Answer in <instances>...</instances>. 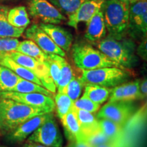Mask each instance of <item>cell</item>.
<instances>
[{
	"label": "cell",
	"mask_w": 147,
	"mask_h": 147,
	"mask_svg": "<svg viewBox=\"0 0 147 147\" xmlns=\"http://www.w3.org/2000/svg\"><path fill=\"white\" fill-rule=\"evenodd\" d=\"M14 71L8 67L0 65V93L4 91H12L19 80Z\"/></svg>",
	"instance_id": "26"
},
{
	"label": "cell",
	"mask_w": 147,
	"mask_h": 147,
	"mask_svg": "<svg viewBox=\"0 0 147 147\" xmlns=\"http://www.w3.org/2000/svg\"><path fill=\"white\" fill-rule=\"evenodd\" d=\"M87 26L84 38L89 43L95 45L107 36L105 21L101 9L92 16Z\"/></svg>",
	"instance_id": "17"
},
{
	"label": "cell",
	"mask_w": 147,
	"mask_h": 147,
	"mask_svg": "<svg viewBox=\"0 0 147 147\" xmlns=\"http://www.w3.org/2000/svg\"><path fill=\"white\" fill-rule=\"evenodd\" d=\"M83 141L92 147H97L106 144L111 140L100 129L91 135L84 137Z\"/></svg>",
	"instance_id": "34"
},
{
	"label": "cell",
	"mask_w": 147,
	"mask_h": 147,
	"mask_svg": "<svg viewBox=\"0 0 147 147\" xmlns=\"http://www.w3.org/2000/svg\"><path fill=\"white\" fill-rule=\"evenodd\" d=\"M96 46L101 52L125 69L131 68L137 63L136 45L131 38L125 36L116 38L108 35L97 42Z\"/></svg>",
	"instance_id": "2"
},
{
	"label": "cell",
	"mask_w": 147,
	"mask_h": 147,
	"mask_svg": "<svg viewBox=\"0 0 147 147\" xmlns=\"http://www.w3.org/2000/svg\"><path fill=\"white\" fill-rule=\"evenodd\" d=\"M12 91L26 93H38L49 95V96L51 97H53V95H54L46 88L42 87V86L21 78H19V80H18L17 83H16L15 87H14Z\"/></svg>",
	"instance_id": "27"
},
{
	"label": "cell",
	"mask_w": 147,
	"mask_h": 147,
	"mask_svg": "<svg viewBox=\"0 0 147 147\" xmlns=\"http://www.w3.org/2000/svg\"><path fill=\"white\" fill-rule=\"evenodd\" d=\"M72 106L77 109L85 110L94 115L98 112L101 107V105L93 102L84 94L80 98H78L76 101L73 102Z\"/></svg>",
	"instance_id": "33"
},
{
	"label": "cell",
	"mask_w": 147,
	"mask_h": 147,
	"mask_svg": "<svg viewBox=\"0 0 147 147\" xmlns=\"http://www.w3.org/2000/svg\"><path fill=\"white\" fill-rule=\"evenodd\" d=\"M55 94L54 99L55 108L58 117L61 121L71 109L73 102L65 93H57Z\"/></svg>",
	"instance_id": "29"
},
{
	"label": "cell",
	"mask_w": 147,
	"mask_h": 147,
	"mask_svg": "<svg viewBox=\"0 0 147 147\" xmlns=\"http://www.w3.org/2000/svg\"><path fill=\"white\" fill-rule=\"evenodd\" d=\"M61 122L63 125L65 136L69 140V144L83 140V136L73 106L65 117L62 119Z\"/></svg>",
	"instance_id": "18"
},
{
	"label": "cell",
	"mask_w": 147,
	"mask_h": 147,
	"mask_svg": "<svg viewBox=\"0 0 147 147\" xmlns=\"http://www.w3.org/2000/svg\"><path fill=\"white\" fill-rule=\"evenodd\" d=\"M0 147H7V146H0Z\"/></svg>",
	"instance_id": "42"
},
{
	"label": "cell",
	"mask_w": 147,
	"mask_h": 147,
	"mask_svg": "<svg viewBox=\"0 0 147 147\" xmlns=\"http://www.w3.org/2000/svg\"><path fill=\"white\" fill-rule=\"evenodd\" d=\"M29 14L44 23L59 24L67 18L57 8L48 0H29Z\"/></svg>",
	"instance_id": "10"
},
{
	"label": "cell",
	"mask_w": 147,
	"mask_h": 147,
	"mask_svg": "<svg viewBox=\"0 0 147 147\" xmlns=\"http://www.w3.org/2000/svg\"><path fill=\"white\" fill-rule=\"evenodd\" d=\"M9 9L0 4V38H19L23 34L25 28H17L11 25L8 21Z\"/></svg>",
	"instance_id": "21"
},
{
	"label": "cell",
	"mask_w": 147,
	"mask_h": 147,
	"mask_svg": "<svg viewBox=\"0 0 147 147\" xmlns=\"http://www.w3.org/2000/svg\"><path fill=\"white\" fill-rule=\"evenodd\" d=\"M27 141L39 143L47 147H62L63 138L54 115L31 134Z\"/></svg>",
	"instance_id": "9"
},
{
	"label": "cell",
	"mask_w": 147,
	"mask_h": 147,
	"mask_svg": "<svg viewBox=\"0 0 147 147\" xmlns=\"http://www.w3.org/2000/svg\"><path fill=\"white\" fill-rule=\"evenodd\" d=\"M69 147H92L86 143L84 141H80V142H77L75 143H71L69 144Z\"/></svg>",
	"instance_id": "39"
},
{
	"label": "cell",
	"mask_w": 147,
	"mask_h": 147,
	"mask_svg": "<svg viewBox=\"0 0 147 147\" xmlns=\"http://www.w3.org/2000/svg\"><path fill=\"white\" fill-rule=\"evenodd\" d=\"M16 63L26 67L35 74L41 81L42 86L53 94L57 93V88L51 78L49 67L46 64L18 51H11L4 53Z\"/></svg>",
	"instance_id": "6"
},
{
	"label": "cell",
	"mask_w": 147,
	"mask_h": 147,
	"mask_svg": "<svg viewBox=\"0 0 147 147\" xmlns=\"http://www.w3.org/2000/svg\"><path fill=\"white\" fill-rule=\"evenodd\" d=\"M130 77L131 74L128 69L108 67L91 70H82L80 78L84 85L94 84L104 87L113 88L126 82Z\"/></svg>",
	"instance_id": "5"
},
{
	"label": "cell",
	"mask_w": 147,
	"mask_h": 147,
	"mask_svg": "<svg viewBox=\"0 0 147 147\" xmlns=\"http://www.w3.org/2000/svg\"><path fill=\"white\" fill-rule=\"evenodd\" d=\"M103 2L104 1L102 0L86 1L73 14L68 16L67 25L77 30L80 23L84 22L87 24L95 12L100 10Z\"/></svg>",
	"instance_id": "14"
},
{
	"label": "cell",
	"mask_w": 147,
	"mask_h": 147,
	"mask_svg": "<svg viewBox=\"0 0 147 147\" xmlns=\"http://www.w3.org/2000/svg\"><path fill=\"white\" fill-rule=\"evenodd\" d=\"M102 1H106V0H102Z\"/></svg>",
	"instance_id": "43"
},
{
	"label": "cell",
	"mask_w": 147,
	"mask_h": 147,
	"mask_svg": "<svg viewBox=\"0 0 147 147\" xmlns=\"http://www.w3.org/2000/svg\"><path fill=\"white\" fill-rule=\"evenodd\" d=\"M120 1H123V2H125V3H129V4H131V3L136 2V1H139V0H120Z\"/></svg>",
	"instance_id": "41"
},
{
	"label": "cell",
	"mask_w": 147,
	"mask_h": 147,
	"mask_svg": "<svg viewBox=\"0 0 147 147\" xmlns=\"http://www.w3.org/2000/svg\"><path fill=\"white\" fill-rule=\"evenodd\" d=\"M16 51L31 57L45 64L49 57V55L43 52L34 42L30 40L19 42Z\"/></svg>",
	"instance_id": "22"
},
{
	"label": "cell",
	"mask_w": 147,
	"mask_h": 147,
	"mask_svg": "<svg viewBox=\"0 0 147 147\" xmlns=\"http://www.w3.org/2000/svg\"><path fill=\"white\" fill-rule=\"evenodd\" d=\"M133 140V138L125 134V137L123 139L115 141H110L106 144H102L97 147H132L133 146V143H132Z\"/></svg>",
	"instance_id": "36"
},
{
	"label": "cell",
	"mask_w": 147,
	"mask_h": 147,
	"mask_svg": "<svg viewBox=\"0 0 147 147\" xmlns=\"http://www.w3.org/2000/svg\"><path fill=\"white\" fill-rule=\"evenodd\" d=\"M71 57L75 65L81 70L115 67L125 69L113 61L90 43L77 42L71 46Z\"/></svg>",
	"instance_id": "3"
},
{
	"label": "cell",
	"mask_w": 147,
	"mask_h": 147,
	"mask_svg": "<svg viewBox=\"0 0 147 147\" xmlns=\"http://www.w3.org/2000/svg\"><path fill=\"white\" fill-rule=\"evenodd\" d=\"M111 89L97 84H87L84 85V95L93 102L102 105L108 100Z\"/></svg>",
	"instance_id": "23"
},
{
	"label": "cell",
	"mask_w": 147,
	"mask_h": 147,
	"mask_svg": "<svg viewBox=\"0 0 147 147\" xmlns=\"http://www.w3.org/2000/svg\"><path fill=\"white\" fill-rule=\"evenodd\" d=\"M147 0H139L129 5L128 27L127 34L131 39L146 38Z\"/></svg>",
	"instance_id": "7"
},
{
	"label": "cell",
	"mask_w": 147,
	"mask_h": 147,
	"mask_svg": "<svg viewBox=\"0 0 147 147\" xmlns=\"http://www.w3.org/2000/svg\"><path fill=\"white\" fill-rule=\"evenodd\" d=\"M0 65L5 66V67L11 69L20 78L29 80V81H32L34 83L42 86L41 81L35 74L33 73L29 69H27L26 67L16 63L12 59H10L5 54L0 55Z\"/></svg>",
	"instance_id": "20"
},
{
	"label": "cell",
	"mask_w": 147,
	"mask_h": 147,
	"mask_svg": "<svg viewBox=\"0 0 147 147\" xmlns=\"http://www.w3.org/2000/svg\"><path fill=\"white\" fill-rule=\"evenodd\" d=\"M84 87V84L80 77L74 76L64 89L63 93H65L70 98L71 102H74L79 98Z\"/></svg>",
	"instance_id": "30"
},
{
	"label": "cell",
	"mask_w": 147,
	"mask_h": 147,
	"mask_svg": "<svg viewBox=\"0 0 147 147\" xmlns=\"http://www.w3.org/2000/svg\"><path fill=\"white\" fill-rule=\"evenodd\" d=\"M102 131L111 141L119 140L125 137V125H121L105 119H97Z\"/></svg>",
	"instance_id": "24"
},
{
	"label": "cell",
	"mask_w": 147,
	"mask_h": 147,
	"mask_svg": "<svg viewBox=\"0 0 147 147\" xmlns=\"http://www.w3.org/2000/svg\"><path fill=\"white\" fill-rule=\"evenodd\" d=\"M129 5L120 0H106L103 2L101 10L109 36L116 38L126 36Z\"/></svg>",
	"instance_id": "4"
},
{
	"label": "cell",
	"mask_w": 147,
	"mask_h": 147,
	"mask_svg": "<svg viewBox=\"0 0 147 147\" xmlns=\"http://www.w3.org/2000/svg\"><path fill=\"white\" fill-rule=\"evenodd\" d=\"M137 54L144 60H146V38L141 40L140 44L137 49Z\"/></svg>",
	"instance_id": "37"
},
{
	"label": "cell",
	"mask_w": 147,
	"mask_h": 147,
	"mask_svg": "<svg viewBox=\"0 0 147 147\" xmlns=\"http://www.w3.org/2000/svg\"><path fill=\"white\" fill-rule=\"evenodd\" d=\"M8 21L17 28H26L30 23L29 14L25 6H18L10 9L8 13Z\"/></svg>",
	"instance_id": "25"
},
{
	"label": "cell",
	"mask_w": 147,
	"mask_h": 147,
	"mask_svg": "<svg viewBox=\"0 0 147 147\" xmlns=\"http://www.w3.org/2000/svg\"><path fill=\"white\" fill-rule=\"evenodd\" d=\"M25 36L28 40H32L46 54H55L65 57V52L60 49L48 34L40 28L39 25L34 24L25 30Z\"/></svg>",
	"instance_id": "12"
},
{
	"label": "cell",
	"mask_w": 147,
	"mask_h": 147,
	"mask_svg": "<svg viewBox=\"0 0 147 147\" xmlns=\"http://www.w3.org/2000/svg\"><path fill=\"white\" fill-rule=\"evenodd\" d=\"M140 80L124 82L112 88L108 102H132L140 100L139 84Z\"/></svg>",
	"instance_id": "15"
},
{
	"label": "cell",
	"mask_w": 147,
	"mask_h": 147,
	"mask_svg": "<svg viewBox=\"0 0 147 147\" xmlns=\"http://www.w3.org/2000/svg\"><path fill=\"white\" fill-rule=\"evenodd\" d=\"M0 97L10 99L26 105L43 108L53 113L55 109L53 97L38 93H18L15 91H4L0 93Z\"/></svg>",
	"instance_id": "11"
},
{
	"label": "cell",
	"mask_w": 147,
	"mask_h": 147,
	"mask_svg": "<svg viewBox=\"0 0 147 147\" xmlns=\"http://www.w3.org/2000/svg\"><path fill=\"white\" fill-rule=\"evenodd\" d=\"M74 75L72 67L68 63V62L61 57V73L59 78L57 84V93H63L67 84L69 83Z\"/></svg>",
	"instance_id": "28"
},
{
	"label": "cell",
	"mask_w": 147,
	"mask_h": 147,
	"mask_svg": "<svg viewBox=\"0 0 147 147\" xmlns=\"http://www.w3.org/2000/svg\"><path fill=\"white\" fill-rule=\"evenodd\" d=\"M139 93L140 100H144L147 95V80L146 78H143L140 81L139 84Z\"/></svg>",
	"instance_id": "38"
},
{
	"label": "cell",
	"mask_w": 147,
	"mask_h": 147,
	"mask_svg": "<svg viewBox=\"0 0 147 147\" xmlns=\"http://www.w3.org/2000/svg\"><path fill=\"white\" fill-rule=\"evenodd\" d=\"M136 113L132 102H108L95 114L97 119H105L125 125Z\"/></svg>",
	"instance_id": "8"
},
{
	"label": "cell",
	"mask_w": 147,
	"mask_h": 147,
	"mask_svg": "<svg viewBox=\"0 0 147 147\" xmlns=\"http://www.w3.org/2000/svg\"><path fill=\"white\" fill-rule=\"evenodd\" d=\"M39 26L60 49L65 52L70 51L73 42V36L70 32L55 24L41 23Z\"/></svg>",
	"instance_id": "16"
},
{
	"label": "cell",
	"mask_w": 147,
	"mask_h": 147,
	"mask_svg": "<svg viewBox=\"0 0 147 147\" xmlns=\"http://www.w3.org/2000/svg\"><path fill=\"white\" fill-rule=\"evenodd\" d=\"M74 107V106H73ZM83 139L84 137L100 130L98 119L94 114L74 108Z\"/></svg>",
	"instance_id": "19"
},
{
	"label": "cell",
	"mask_w": 147,
	"mask_h": 147,
	"mask_svg": "<svg viewBox=\"0 0 147 147\" xmlns=\"http://www.w3.org/2000/svg\"><path fill=\"white\" fill-rule=\"evenodd\" d=\"M48 55H49V57L47 61L45 62V64L49 67L50 75L57 88V84L61 73V59L63 57L55 54Z\"/></svg>",
	"instance_id": "32"
},
{
	"label": "cell",
	"mask_w": 147,
	"mask_h": 147,
	"mask_svg": "<svg viewBox=\"0 0 147 147\" xmlns=\"http://www.w3.org/2000/svg\"><path fill=\"white\" fill-rule=\"evenodd\" d=\"M19 40L16 38H0V55L16 51Z\"/></svg>",
	"instance_id": "35"
},
{
	"label": "cell",
	"mask_w": 147,
	"mask_h": 147,
	"mask_svg": "<svg viewBox=\"0 0 147 147\" xmlns=\"http://www.w3.org/2000/svg\"><path fill=\"white\" fill-rule=\"evenodd\" d=\"M23 147H47L44 145L40 144L39 143H36L30 141H27V142L24 144Z\"/></svg>",
	"instance_id": "40"
},
{
	"label": "cell",
	"mask_w": 147,
	"mask_h": 147,
	"mask_svg": "<svg viewBox=\"0 0 147 147\" xmlns=\"http://www.w3.org/2000/svg\"><path fill=\"white\" fill-rule=\"evenodd\" d=\"M53 116L52 113H48L35 116L28 119L17 127L11 133L5 136L7 140L11 142L21 143L23 142L46 121Z\"/></svg>",
	"instance_id": "13"
},
{
	"label": "cell",
	"mask_w": 147,
	"mask_h": 147,
	"mask_svg": "<svg viewBox=\"0 0 147 147\" xmlns=\"http://www.w3.org/2000/svg\"><path fill=\"white\" fill-rule=\"evenodd\" d=\"M48 113L51 112L0 97V136H5L35 116Z\"/></svg>",
	"instance_id": "1"
},
{
	"label": "cell",
	"mask_w": 147,
	"mask_h": 147,
	"mask_svg": "<svg viewBox=\"0 0 147 147\" xmlns=\"http://www.w3.org/2000/svg\"><path fill=\"white\" fill-rule=\"evenodd\" d=\"M51 2L67 16L71 15L80 5L87 0H50Z\"/></svg>",
	"instance_id": "31"
}]
</instances>
